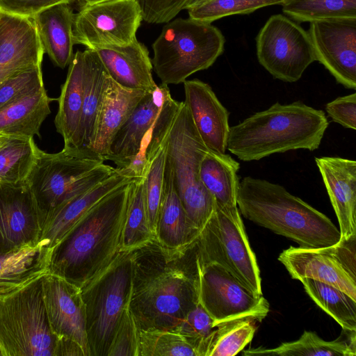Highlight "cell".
Here are the masks:
<instances>
[{
	"mask_svg": "<svg viewBox=\"0 0 356 356\" xmlns=\"http://www.w3.org/2000/svg\"><path fill=\"white\" fill-rule=\"evenodd\" d=\"M194 252L198 259L222 266L256 296H263L260 270L237 207L215 204L194 242Z\"/></svg>",
	"mask_w": 356,
	"mask_h": 356,
	"instance_id": "cell-9",
	"label": "cell"
},
{
	"mask_svg": "<svg viewBox=\"0 0 356 356\" xmlns=\"http://www.w3.org/2000/svg\"><path fill=\"white\" fill-rule=\"evenodd\" d=\"M325 110L332 121L342 127L356 129V93L339 97L325 105Z\"/></svg>",
	"mask_w": 356,
	"mask_h": 356,
	"instance_id": "cell-45",
	"label": "cell"
},
{
	"mask_svg": "<svg viewBox=\"0 0 356 356\" xmlns=\"http://www.w3.org/2000/svg\"><path fill=\"white\" fill-rule=\"evenodd\" d=\"M56 350L41 280L0 298L1 356H56Z\"/></svg>",
	"mask_w": 356,
	"mask_h": 356,
	"instance_id": "cell-10",
	"label": "cell"
},
{
	"mask_svg": "<svg viewBox=\"0 0 356 356\" xmlns=\"http://www.w3.org/2000/svg\"><path fill=\"white\" fill-rule=\"evenodd\" d=\"M239 169V163L229 154L208 150L204 155L200 165V178L215 204L221 207H237Z\"/></svg>",
	"mask_w": 356,
	"mask_h": 356,
	"instance_id": "cell-32",
	"label": "cell"
},
{
	"mask_svg": "<svg viewBox=\"0 0 356 356\" xmlns=\"http://www.w3.org/2000/svg\"><path fill=\"white\" fill-rule=\"evenodd\" d=\"M38 149L33 138L5 136L0 145V185L25 184Z\"/></svg>",
	"mask_w": 356,
	"mask_h": 356,
	"instance_id": "cell-33",
	"label": "cell"
},
{
	"mask_svg": "<svg viewBox=\"0 0 356 356\" xmlns=\"http://www.w3.org/2000/svg\"><path fill=\"white\" fill-rule=\"evenodd\" d=\"M316 60L337 82L356 89V17L332 18L310 22L308 30Z\"/></svg>",
	"mask_w": 356,
	"mask_h": 356,
	"instance_id": "cell-15",
	"label": "cell"
},
{
	"mask_svg": "<svg viewBox=\"0 0 356 356\" xmlns=\"http://www.w3.org/2000/svg\"><path fill=\"white\" fill-rule=\"evenodd\" d=\"M208 150L181 102L168 134L166 161L186 213L200 230L215 209V201L200 178V162Z\"/></svg>",
	"mask_w": 356,
	"mask_h": 356,
	"instance_id": "cell-8",
	"label": "cell"
},
{
	"mask_svg": "<svg viewBox=\"0 0 356 356\" xmlns=\"http://www.w3.org/2000/svg\"><path fill=\"white\" fill-rule=\"evenodd\" d=\"M147 92L124 88L109 76L95 124L89 158L105 161L115 135Z\"/></svg>",
	"mask_w": 356,
	"mask_h": 356,
	"instance_id": "cell-22",
	"label": "cell"
},
{
	"mask_svg": "<svg viewBox=\"0 0 356 356\" xmlns=\"http://www.w3.org/2000/svg\"><path fill=\"white\" fill-rule=\"evenodd\" d=\"M213 0H187L184 5V10H188L200 6Z\"/></svg>",
	"mask_w": 356,
	"mask_h": 356,
	"instance_id": "cell-47",
	"label": "cell"
},
{
	"mask_svg": "<svg viewBox=\"0 0 356 356\" xmlns=\"http://www.w3.org/2000/svg\"><path fill=\"white\" fill-rule=\"evenodd\" d=\"M259 63L275 79L296 82L316 61L308 34L300 25L282 15H272L257 38Z\"/></svg>",
	"mask_w": 356,
	"mask_h": 356,
	"instance_id": "cell-12",
	"label": "cell"
},
{
	"mask_svg": "<svg viewBox=\"0 0 356 356\" xmlns=\"http://www.w3.org/2000/svg\"><path fill=\"white\" fill-rule=\"evenodd\" d=\"M236 203L245 218L301 248L330 246L341 238L339 229L325 214L281 185L267 180L250 176L243 178Z\"/></svg>",
	"mask_w": 356,
	"mask_h": 356,
	"instance_id": "cell-4",
	"label": "cell"
},
{
	"mask_svg": "<svg viewBox=\"0 0 356 356\" xmlns=\"http://www.w3.org/2000/svg\"><path fill=\"white\" fill-rule=\"evenodd\" d=\"M77 1H79L82 4V6H83L85 5L98 3L104 2L106 1H108V0H77Z\"/></svg>",
	"mask_w": 356,
	"mask_h": 356,
	"instance_id": "cell-48",
	"label": "cell"
},
{
	"mask_svg": "<svg viewBox=\"0 0 356 356\" xmlns=\"http://www.w3.org/2000/svg\"><path fill=\"white\" fill-rule=\"evenodd\" d=\"M84 52V93L74 154L89 158L95 124L109 75L95 50L86 48Z\"/></svg>",
	"mask_w": 356,
	"mask_h": 356,
	"instance_id": "cell-29",
	"label": "cell"
},
{
	"mask_svg": "<svg viewBox=\"0 0 356 356\" xmlns=\"http://www.w3.org/2000/svg\"><path fill=\"white\" fill-rule=\"evenodd\" d=\"M0 356H1V353H0Z\"/></svg>",
	"mask_w": 356,
	"mask_h": 356,
	"instance_id": "cell-50",
	"label": "cell"
},
{
	"mask_svg": "<svg viewBox=\"0 0 356 356\" xmlns=\"http://www.w3.org/2000/svg\"><path fill=\"white\" fill-rule=\"evenodd\" d=\"M5 136L0 135V145L3 142Z\"/></svg>",
	"mask_w": 356,
	"mask_h": 356,
	"instance_id": "cell-49",
	"label": "cell"
},
{
	"mask_svg": "<svg viewBox=\"0 0 356 356\" xmlns=\"http://www.w3.org/2000/svg\"><path fill=\"white\" fill-rule=\"evenodd\" d=\"M94 50L110 77L120 86L145 92H152L158 86L153 78L149 51L137 39L127 45Z\"/></svg>",
	"mask_w": 356,
	"mask_h": 356,
	"instance_id": "cell-24",
	"label": "cell"
},
{
	"mask_svg": "<svg viewBox=\"0 0 356 356\" xmlns=\"http://www.w3.org/2000/svg\"><path fill=\"white\" fill-rule=\"evenodd\" d=\"M145 177H136L130 184L129 203L122 228L120 251H130L154 239L144 197Z\"/></svg>",
	"mask_w": 356,
	"mask_h": 356,
	"instance_id": "cell-34",
	"label": "cell"
},
{
	"mask_svg": "<svg viewBox=\"0 0 356 356\" xmlns=\"http://www.w3.org/2000/svg\"><path fill=\"white\" fill-rule=\"evenodd\" d=\"M118 168L104 161L62 149L47 153L38 149L36 161L26 181L42 220L71 199L92 188Z\"/></svg>",
	"mask_w": 356,
	"mask_h": 356,
	"instance_id": "cell-6",
	"label": "cell"
},
{
	"mask_svg": "<svg viewBox=\"0 0 356 356\" xmlns=\"http://www.w3.org/2000/svg\"><path fill=\"white\" fill-rule=\"evenodd\" d=\"M339 225L341 238L356 235V161L335 156L316 157Z\"/></svg>",
	"mask_w": 356,
	"mask_h": 356,
	"instance_id": "cell-21",
	"label": "cell"
},
{
	"mask_svg": "<svg viewBox=\"0 0 356 356\" xmlns=\"http://www.w3.org/2000/svg\"><path fill=\"white\" fill-rule=\"evenodd\" d=\"M171 97L168 86L161 84L147 92L113 138L104 161L127 168L138 155L141 143L154 124L165 101Z\"/></svg>",
	"mask_w": 356,
	"mask_h": 356,
	"instance_id": "cell-20",
	"label": "cell"
},
{
	"mask_svg": "<svg viewBox=\"0 0 356 356\" xmlns=\"http://www.w3.org/2000/svg\"><path fill=\"white\" fill-rule=\"evenodd\" d=\"M200 230L188 218L174 187L170 167L165 161L163 189L155 224V239L163 247L179 250L189 247Z\"/></svg>",
	"mask_w": 356,
	"mask_h": 356,
	"instance_id": "cell-26",
	"label": "cell"
},
{
	"mask_svg": "<svg viewBox=\"0 0 356 356\" xmlns=\"http://www.w3.org/2000/svg\"><path fill=\"white\" fill-rule=\"evenodd\" d=\"M135 178L124 168H118L108 178L71 199L54 211L44 222L40 239L47 240L49 246L54 250L73 226L95 204Z\"/></svg>",
	"mask_w": 356,
	"mask_h": 356,
	"instance_id": "cell-25",
	"label": "cell"
},
{
	"mask_svg": "<svg viewBox=\"0 0 356 356\" xmlns=\"http://www.w3.org/2000/svg\"><path fill=\"white\" fill-rule=\"evenodd\" d=\"M138 356H197L194 349L178 332L138 330Z\"/></svg>",
	"mask_w": 356,
	"mask_h": 356,
	"instance_id": "cell-39",
	"label": "cell"
},
{
	"mask_svg": "<svg viewBox=\"0 0 356 356\" xmlns=\"http://www.w3.org/2000/svg\"><path fill=\"white\" fill-rule=\"evenodd\" d=\"M133 275L134 250L120 251L81 288L90 356H107L123 312L129 306Z\"/></svg>",
	"mask_w": 356,
	"mask_h": 356,
	"instance_id": "cell-7",
	"label": "cell"
},
{
	"mask_svg": "<svg viewBox=\"0 0 356 356\" xmlns=\"http://www.w3.org/2000/svg\"><path fill=\"white\" fill-rule=\"evenodd\" d=\"M114 190L89 209L54 248L50 273L81 288L120 252L130 184Z\"/></svg>",
	"mask_w": 356,
	"mask_h": 356,
	"instance_id": "cell-2",
	"label": "cell"
},
{
	"mask_svg": "<svg viewBox=\"0 0 356 356\" xmlns=\"http://www.w3.org/2000/svg\"><path fill=\"white\" fill-rule=\"evenodd\" d=\"M53 250L47 240L40 239L0 253V298L20 291L49 273Z\"/></svg>",
	"mask_w": 356,
	"mask_h": 356,
	"instance_id": "cell-23",
	"label": "cell"
},
{
	"mask_svg": "<svg viewBox=\"0 0 356 356\" xmlns=\"http://www.w3.org/2000/svg\"><path fill=\"white\" fill-rule=\"evenodd\" d=\"M86 64L84 51L73 54L67 78L61 86L58 109L54 123L64 141L63 150L74 154L79 127L85 86Z\"/></svg>",
	"mask_w": 356,
	"mask_h": 356,
	"instance_id": "cell-27",
	"label": "cell"
},
{
	"mask_svg": "<svg viewBox=\"0 0 356 356\" xmlns=\"http://www.w3.org/2000/svg\"><path fill=\"white\" fill-rule=\"evenodd\" d=\"M356 330H342L341 335L333 341H325L316 332L304 331L296 341L281 343L273 348H257L244 350L243 355L273 356H355Z\"/></svg>",
	"mask_w": 356,
	"mask_h": 356,
	"instance_id": "cell-31",
	"label": "cell"
},
{
	"mask_svg": "<svg viewBox=\"0 0 356 356\" xmlns=\"http://www.w3.org/2000/svg\"><path fill=\"white\" fill-rule=\"evenodd\" d=\"M356 235L334 245L306 248L291 246L278 260L293 279L309 278L335 286L356 300Z\"/></svg>",
	"mask_w": 356,
	"mask_h": 356,
	"instance_id": "cell-13",
	"label": "cell"
},
{
	"mask_svg": "<svg viewBox=\"0 0 356 356\" xmlns=\"http://www.w3.org/2000/svg\"><path fill=\"white\" fill-rule=\"evenodd\" d=\"M216 327L209 314L198 302L177 329L195 351L197 356H207Z\"/></svg>",
	"mask_w": 356,
	"mask_h": 356,
	"instance_id": "cell-41",
	"label": "cell"
},
{
	"mask_svg": "<svg viewBox=\"0 0 356 356\" xmlns=\"http://www.w3.org/2000/svg\"><path fill=\"white\" fill-rule=\"evenodd\" d=\"M225 42L211 23L176 18L165 23L152 44L153 70L163 85L184 83L210 67L223 53Z\"/></svg>",
	"mask_w": 356,
	"mask_h": 356,
	"instance_id": "cell-5",
	"label": "cell"
},
{
	"mask_svg": "<svg viewBox=\"0 0 356 356\" xmlns=\"http://www.w3.org/2000/svg\"><path fill=\"white\" fill-rule=\"evenodd\" d=\"M167 141L168 138L156 147L147 149L145 155L144 197L149 225L154 234L163 189Z\"/></svg>",
	"mask_w": 356,
	"mask_h": 356,
	"instance_id": "cell-37",
	"label": "cell"
},
{
	"mask_svg": "<svg viewBox=\"0 0 356 356\" xmlns=\"http://www.w3.org/2000/svg\"><path fill=\"white\" fill-rule=\"evenodd\" d=\"M107 356H138V329L129 306L123 312Z\"/></svg>",
	"mask_w": 356,
	"mask_h": 356,
	"instance_id": "cell-43",
	"label": "cell"
},
{
	"mask_svg": "<svg viewBox=\"0 0 356 356\" xmlns=\"http://www.w3.org/2000/svg\"><path fill=\"white\" fill-rule=\"evenodd\" d=\"M44 88L41 65L19 71L0 83V109Z\"/></svg>",
	"mask_w": 356,
	"mask_h": 356,
	"instance_id": "cell-42",
	"label": "cell"
},
{
	"mask_svg": "<svg viewBox=\"0 0 356 356\" xmlns=\"http://www.w3.org/2000/svg\"><path fill=\"white\" fill-rule=\"evenodd\" d=\"M74 16L69 3H60L32 17L44 52L60 68L69 65L73 56Z\"/></svg>",
	"mask_w": 356,
	"mask_h": 356,
	"instance_id": "cell-28",
	"label": "cell"
},
{
	"mask_svg": "<svg viewBox=\"0 0 356 356\" xmlns=\"http://www.w3.org/2000/svg\"><path fill=\"white\" fill-rule=\"evenodd\" d=\"M195 272L194 242L173 250L154 239L134 250L129 309L138 330L177 331L199 302Z\"/></svg>",
	"mask_w": 356,
	"mask_h": 356,
	"instance_id": "cell-1",
	"label": "cell"
},
{
	"mask_svg": "<svg viewBox=\"0 0 356 356\" xmlns=\"http://www.w3.org/2000/svg\"><path fill=\"white\" fill-rule=\"evenodd\" d=\"M44 54L32 17L0 10V83L19 71L41 65Z\"/></svg>",
	"mask_w": 356,
	"mask_h": 356,
	"instance_id": "cell-18",
	"label": "cell"
},
{
	"mask_svg": "<svg viewBox=\"0 0 356 356\" xmlns=\"http://www.w3.org/2000/svg\"><path fill=\"white\" fill-rule=\"evenodd\" d=\"M74 0H0V10L21 17H33L37 13L60 3Z\"/></svg>",
	"mask_w": 356,
	"mask_h": 356,
	"instance_id": "cell-46",
	"label": "cell"
},
{
	"mask_svg": "<svg viewBox=\"0 0 356 356\" xmlns=\"http://www.w3.org/2000/svg\"><path fill=\"white\" fill-rule=\"evenodd\" d=\"M308 296L333 318L342 330H356V300L344 291L318 280H300Z\"/></svg>",
	"mask_w": 356,
	"mask_h": 356,
	"instance_id": "cell-35",
	"label": "cell"
},
{
	"mask_svg": "<svg viewBox=\"0 0 356 356\" xmlns=\"http://www.w3.org/2000/svg\"><path fill=\"white\" fill-rule=\"evenodd\" d=\"M255 321L250 318L229 321L216 326L207 356H234L252 341Z\"/></svg>",
	"mask_w": 356,
	"mask_h": 356,
	"instance_id": "cell-38",
	"label": "cell"
},
{
	"mask_svg": "<svg viewBox=\"0 0 356 356\" xmlns=\"http://www.w3.org/2000/svg\"><path fill=\"white\" fill-rule=\"evenodd\" d=\"M143 20L136 0H108L83 6L74 16V44L92 49L127 45L137 39Z\"/></svg>",
	"mask_w": 356,
	"mask_h": 356,
	"instance_id": "cell-14",
	"label": "cell"
},
{
	"mask_svg": "<svg viewBox=\"0 0 356 356\" xmlns=\"http://www.w3.org/2000/svg\"><path fill=\"white\" fill-rule=\"evenodd\" d=\"M50 98L45 88L0 109V135L33 138L51 113Z\"/></svg>",
	"mask_w": 356,
	"mask_h": 356,
	"instance_id": "cell-30",
	"label": "cell"
},
{
	"mask_svg": "<svg viewBox=\"0 0 356 356\" xmlns=\"http://www.w3.org/2000/svg\"><path fill=\"white\" fill-rule=\"evenodd\" d=\"M142 10L143 20L149 24L167 23L175 18L187 0H136Z\"/></svg>",
	"mask_w": 356,
	"mask_h": 356,
	"instance_id": "cell-44",
	"label": "cell"
},
{
	"mask_svg": "<svg viewBox=\"0 0 356 356\" xmlns=\"http://www.w3.org/2000/svg\"><path fill=\"white\" fill-rule=\"evenodd\" d=\"M329 125L325 113L301 101L276 102L229 128L227 149L243 161L275 153L317 149Z\"/></svg>",
	"mask_w": 356,
	"mask_h": 356,
	"instance_id": "cell-3",
	"label": "cell"
},
{
	"mask_svg": "<svg viewBox=\"0 0 356 356\" xmlns=\"http://www.w3.org/2000/svg\"><path fill=\"white\" fill-rule=\"evenodd\" d=\"M195 270L199 302L214 327L244 318L261 322L268 315V300L253 293L222 266L195 255Z\"/></svg>",
	"mask_w": 356,
	"mask_h": 356,
	"instance_id": "cell-11",
	"label": "cell"
},
{
	"mask_svg": "<svg viewBox=\"0 0 356 356\" xmlns=\"http://www.w3.org/2000/svg\"><path fill=\"white\" fill-rule=\"evenodd\" d=\"M41 285L47 320L56 340L71 339L90 356L81 288L51 273L41 279Z\"/></svg>",
	"mask_w": 356,
	"mask_h": 356,
	"instance_id": "cell-16",
	"label": "cell"
},
{
	"mask_svg": "<svg viewBox=\"0 0 356 356\" xmlns=\"http://www.w3.org/2000/svg\"><path fill=\"white\" fill-rule=\"evenodd\" d=\"M282 11L299 22L356 17V0H287Z\"/></svg>",
	"mask_w": 356,
	"mask_h": 356,
	"instance_id": "cell-36",
	"label": "cell"
},
{
	"mask_svg": "<svg viewBox=\"0 0 356 356\" xmlns=\"http://www.w3.org/2000/svg\"><path fill=\"white\" fill-rule=\"evenodd\" d=\"M42 220L26 184L0 185V253L40 240Z\"/></svg>",
	"mask_w": 356,
	"mask_h": 356,
	"instance_id": "cell-17",
	"label": "cell"
},
{
	"mask_svg": "<svg viewBox=\"0 0 356 356\" xmlns=\"http://www.w3.org/2000/svg\"><path fill=\"white\" fill-rule=\"evenodd\" d=\"M183 83L184 102L201 140L209 151L225 154L230 128L229 112L208 83L197 79Z\"/></svg>",
	"mask_w": 356,
	"mask_h": 356,
	"instance_id": "cell-19",
	"label": "cell"
},
{
	"mask_svg": "<svg viewBox=\"0 0 356 356\" xmlns=\"http://www.w3.org/2000/svg\"><path fill=\"white\" fill-rule=\"evenodd\" d=\"M287 0H213L187 10L189 18L206 23L236 14H248L265 6L282 5Z\"/></svg>",
	"mask_w": 356,
	"mask_h": 356,
	"instance_id": "cell-40",
	"label": "cell"
}]
</instances>
